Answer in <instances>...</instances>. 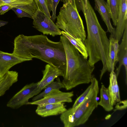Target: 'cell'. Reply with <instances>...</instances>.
Masks as SVG:
<instances>
[{
    "mask_svg": "<svg viewBox=\"0 0 127 127\" xmlns=\"http://www.w3.org/2000/svg\"><path fill=\"white\" fill-rule=\"evenodd\" d=\"M14 45L12 53L16 56L25 61L33 58L39 59L61 70L64 76L66 69V57L60 41H53L44 35L21 34L15 37Z\"/></svg>",
    "mask_w": 127,
    "mask_h": 127,
    "instance_id": "6da1fadb",
    "label": "cell"
},
{
    "mask_svg": "<svg viewBox=\"0 0 127 127\" xmlns=\"http://www.w3.org/2000/svg\"><path fill=\"white\" fill-rule=\"evenodd\" d=\"M76 7L78 12L81 11L84 14L86 22L87 37L84 44L87 48L90 65L95 64L101 61L103 67L101 70V80L107 71L110 72L109 58L110 41L106 32L100 24L96 14L89 0L85 6V0H79Z\"/></svg>",
    "mask_w": 127,
    "mask_h": 127,
    "instance_id": "7a4b0ae2",
    "label": "cell"
},
{
    "mask_svg": "<svg viewBox=\"0 0 127 127\" xmlns=\"http://www.w3.org/2000/svg\"><path fill=\"white\" fill-rule=\"evenodd\" d=\"M65 50L66 69L62 82L65 88L69 90L80 85L91 82L95 66L90 65L87 59L63 35L60 37Z\"/></svg>",
    "mask_w": 127,
    "mask_h": 127,
    "instance_id": "3957f363",
    "label": "cell"
},
{
    "mask_svg": "<svg viewBox=\"0 0 127 127\" xmlns=\"http://www.w3.org/2000/svg\"><path fill=\"white\" fill-rule=\"evenodd\" d=\"M90 83L92 84V89L84 99L75 107L67 109L61 114L60 119L64 127H74L85 124L97 107L98 82L93 77Z\"/></svg>",
    "mask_w": 127,
    "mask_h": 127,
    "instance_id": "277c9868",
    "label": "cell"
},
{
    "mask_svg": "<svg viewBox=\"0 0 127 127\" xmlns=\"http://www.w3.org/2000/svg\"><path fill=\"white\" fill-rule=\"evenodd\" d=\"M56 18L55 24L59 29L75 38H80L84 43L86 34L76 6L69 1L64 3Z\"/></svg>",
    "mask_w": 127,
    "mask_h": 127,
    "instance_id": "5b68a950",
    "label": "cell"
},
{
    "mask_svg": "<svg viewBox=\"0 0 127 127\" xmlns=\"http://www.w3.org/2000/svg\"><path fill=\"white\" fill-rule=\"evenodd\" d=\"M37 8L32 16L33 27L44 34L50 35L53 37L62 35L61 31L54 22Z\"/></svg>",
    "mask_w": 127,
    "mask_h": 127,
    "instance_id": "8992f818",
    "label": "cell"
},
{
    "mask_svg": "<svg viewBox=\"0 0 127 127\" xmlns=\"http://www.w3.org/2000/svg\"><path fill=\"white\" fill-rule=\"evenodd\" d=\"M37 84V82H33L25 85L9 100L7 106L13 109H17L27 105L29 99L34 96L33 92Z\"/></svg>",
    "mask_w": 127,
    "mask_h": 127,
    "instance_id": "52a82bcc",
    "label": "cell"
},
{
    "mask_svg": "<svg viewBox=\"0 0 127 127\" xmlns=\"http://www.w3.org/2000/svg\"><path fill=\"white\" fill-rule=\"evenodd\" d=\"M74 95L73 91L64 92L59 89L53 90L42 98L35 101L29 102L27 105L42 106L45 105L61 102H72V97Z\"/></svg>",
    "mask_w": 127,
    "mask_h": 127,
    "instance_id": "ba28073f",
    "label": "cell"
},
{
    "mask_svg": "<svg viewBox=\"0 0 127 127\" xmlns=\"http://www.w3.org/2000/svg\"><path fill=\"white\" fill-rule=\"evenodd\" d=\"M43 77L37 82V86L34 90V96L39 94L45 87L54 81L56 78L61 76H63V73L60 69L48 64L45 66V69L42 71Z\"/></svg>",
    "mask_w": 127,
    "mask_h": 127,
    "instance_id": "9c48e42d",
    "label": "cell"
},
{
    "mask_svg": "<svg viewBox=\"0 0 127 127\" xmlns=\"http://www.w3.org/2000/svg\"><path fill=\"white\" fill-rule=\"evenodd\" d=\"M119 13L115 38L119 42L127 25V0H119Z\"/></svg>",
    "mask_w": 127,
    "mask_h": 127,
    "instance_id": "30bf717a",
    "label": "cell"
},
{
    "mask_svg": "<svg viewBox=\"0 0 127 127\" xmlns=\"http://www.w3.org/2000/svg\"><path fill=\"white\" fill-rule=\"evenodd\" d=\"M25 61L24 60L17 57L13 53L0 51V79L12 67Z\"/></svg>",
    "mask_w": 127,
    "mask_h": 127,
    "instance_id": "8fae6325",
    "label": "cell"
},
{
    "mask_svg": "<svg viewBox=\"0 0 127 127\" xmlns=\"http://www.w3.org/2000/svg\"><path fill=\"white\" fill-rule=\"evenodd\" d=\"M95 9L100 15L102 19L106 25L107 32L115 36V29L112 26L110 21L111 15L108 4L104 0H94Z\"/></svg>",
    "mask_w": 127,
    "mask_h": 127,
    "instance_id": "7c38bea8",
    "label": "cell"
},
{
    "mask_svg": "<svg viewBox=\"0 0 127 127\" xmlns=\"http://www.w3.org/2000/svg\"><path fill=\"white\" fill-rule=\"evenodd\" d=\"M121 42L119 45L117 54L118 62L119 64L116 70V75L118 77L121 68L123 65L126 73V84L127 83V25L126 26L123 34Z\"/></svg>",
    "mask_w": 127,
    "mask_h": 127,
    "instance_id": "4fadbf2b",
    "label": "cell"
},
{
    "mask_svg": "<svg viewBox=\"0 0 127 127\" xmlns=\"http://www.w3.org/2000/svg\"><path fill=\"white\" fill-rule=\"evenodd\" d=\"M64 102L37 105L36 113L42 117L61 114L66 110Z\"/></svg>",
    "mask_w": 127,
    "mask_h": 127,
    "instance_id": "5bb4252c",
    "label": "cell"
},
{
    "mask_svg": "<svg viewBox=\"0 0 127 127\" xmlns=\"http://www.w3.org/2000/svg\"><path fill=\"white\" fill-rule=\"evenodd\" d=\"M3 5L7 4L20 9L31 14L37 9L34 0H1Z\"/></svg>",
    "mask_w": 127,
    "mask_h": 127,
    "instance_id": "9a60e30c",
    "label": "cell"
},
{
    "mask_svg": "<svg viewBox=\"0 0 127 127\" xmlns=\"http://www.w3.org/2000/svg\"><path fill=\"white\" fill-rule=\"evenodd\" d=\"M18 73L16 71L9 70L0 79V96L4 95L18 81Z\"/></svg>",
    "mask_w": 127,
    "mask_h": 127,
    "instance_id": "2e32d148",
    "label": "cell"
},
{
    "mask_svg": "<svg viewBox=\"0 0 127 127\" xmlns=\"http://www.w3.org/2000/svg\"><path fill=\"white\" fill-rule=\"evenodd\" d=\"M117 79L116 73L114 71L110 72L109 77V84L107 88L110 97L111 104L113 106L121 100Z\"/></svg>",
    "mask_w": 127,
    "mask_h": 127,
    "instance_id": "e0dca14e",
    "label": "cell"
},
{
    "mask_svg": "<svg viewBox=\"0 0 127 127\" xmlns=\"http://www.w3.org/2000/svg\"><path fill=\"white\" fill-rule=\"evenodd\" d=\"M61 32L62 35L67 38L84 57L87 59L89 56L87 50L82 40L80 38H75L64 31Z\"/></svg>",
    "mask_w": 127,
    "mask_h": 127,
    "instance_id": "ac0fdd59",
    "label": "cell"
},
{
    "mask_svg": "<svg viewBox=\"0 0 127 127\" xmlns=\"http://www.w3.org/2000/svg\"><path fill=\"white\" fill-rule=\"evenodd\" d=\"M100 100L98 102V105L101 106L106 111L109 112L113 109L111 103V99L109 91L103 84L100 90Z\"/></svg>",
    "mask_w": 127,
    "mask_h": 127,
    "instance_id": "d6986e66",
    "label": "cell"
},
{
    "mask_svg": "<svg viewBox=\"0 0 127 127\" xmlns=\"http://www.w3.org/2000/svg\"><path fill=\"white\" fill-rule=\"evenodd\" d=\"M62 88H65L62 82H61L59 79L58 81H53L45 87L43 92L33 97L32 99V101H35L42 98L53 90H60Z\"/></svg>",
    "mask_w": 127,
    "mask_h": 127,
    "instance_id": "ffe728a7",
    "label": "cell"
},
{
    "mask_svg": "<svg viewBox=\"0 0 127 127\" xmlns=\"http://www.w3.org/2000/svg\"><path fill=\"white\" fill-rule=\"evenodd\" d=\"M107 2L113 25L116 26L119 13V0H108Z\"/></svg>",
    "mask_w": 127,
    "mask_h": 127,
    "instance_id": "44dd1931",
    "label": "cell"
},
{
    "mask_svg": "<svg viewBox=\"0 0 127 127\" xmlns=\"http://www.w3.org/2000/svg\"><path fill=\"white\" fill-rule=\"evenodd\" d=\"M115 36L111 34L109 38L110 45L109 58L110 68V72L114 71L115 64V54L113 43L115 39Z\"/></svg>",
    "mask_w": 127,
    "mask_h": 127,
    "instance_id": "7402d4cb",
    "label": "cell"
},
{
    "mask_svg": "<svg viewBox=\"0 0 127 127\" xmlns=\"http://www.w3.org/2000/svg\"><path fill=\"white\" fill-rule=\"evenodd\" d=\"M39 9L48 18L51 19V16L48 9V0H34Z\"/></svg>",
    "mask_w": 127,
    "mask_h": 127,
    "instance_id": "603a6c76",
    "label": "cell"
},
{
    "mask_svg": "<svg viewBox=\"0 0 127 127\" xmlns=\"http://www.w3.org/2000/svg\"><path fill=\"white\" fill-rule=\"evenodd\" d=\"M61 0H48V9L50 12L51 11L52 12L51 19L54 22L56 18V15L57 7Z\"/></svg>",
    "mask_w": 127,
    "mask_h": 127,
    "instance_id": "cb8c5ba5",
    "label": "cell"
},
{
    "mask_svg": "<svg viewBox=\"0 0 127 127\" xmlns=\"http://www.w3.org/2000/svg\"><path fill=\"white\" fill-rule=\"evenodd\" d=\"M92 87V84L91 83L90 84L85 91L76 99L72 107H75L84 99L91 91Z\"/></svg>",
    "mask_w": 127,
    "mask_h": 127,
    "instance_id": "d4e9b609",
    "label": "cell"
},
{
    "mask_svg": "<svg viewBox=\"0 0 127 127\" xmlns=\"http://www.w3.org/2000/svg\"><path fill=\"white\" fill-rule=\"evenodd\" d=\"M11 9L15 12L19 18L27 17L32 19V17L30 15L20 9L13 7Z\"/></svg>",
    "mask_w": 127,
    "mask_h": 127,
    "instance_id": "484cf974",
    "label": "cell"
},
{
    "mask_svg": "<svg viewBox=\"0 0 127 127\" xmlns=\"http://www.w3.org/2000/svg\"><path fill=\"white\" fill-rule=\"evenodd\" d=\"M114 111L117 110H122L127 108V100L120 101L115 104Z\"/></svg>",
    "mask_w": 127,
    "mask_h": 127,
    "instance_id": "4316f807",
    "label": "cell"
},
{
    "mask_svg": "<svg viewBox=\"0 0 127 127\" xmlns=\"http://www.w3.org/2000/svg\"><path fill=\"white\" fill-rule=\"evenodd\" d=\"M113 45L115 54V64L116 65L118 62L117 54L119 50V45L118 41L115 38L114 40Z\"/></svg>",
    "mask_w": 127,
    "mask_h": 127,
    "instance_id": "83f0119b",
    "label": "cell"
},
{
    "mask_svg": "<svg viewBox=\"0 0 127 127\" xmlns=\"http://www.w3.org/2000/svg\"><path fill=\"white\" fill-rule=\"evenodd\" d=\"M12 8V6L7 4L2 5L0 8V15L4 14Z\"/></svg>",
    "mask_w": 127,
    "mask_h": 127,
    "instance_id": "f1b7e54d",
    "label": "cell"
},
{
    "mask_svg": "<svg viewBox=\"0 0 127 127\" xmlns=\"http://www.w3.org/2000/svg\"><path fill=\"white\" fill-rule=\"evenodd\" d=\"M61 0L64 3H66L69 1L73 6H76L75 3V0Z\"/></svg>",
    "mask_w": 127,
    "mask_h": 127,
    "instance_id": "f546056e",
    "label": "cell"
},
{
    "mask_svg": "<svg viewBox=\"0 0 127 127\" xmlns=\"http://www.w3.org/2000/svg\"><path fill=\"white\" fill-rule=\"evenodd\" d=\"M8 22L0 20V27L6 25Z\"/></svg>",
    "mask_w": 127,
    "mask_h": 127,
    "instance_id": "4dcf8cb0",
    "label": "cell"
},
{
    "mask_svg": "<svg viewBox=\"0 0 127 127\" xmlns=\"http://www.w3.org/2000/svg\"><path fill=\"white\" fill-rule=\"evenodd\" d=\"M3 5V4L1 0H0V8L1 6Z\"/></svg>",
    "mask_w": 127,
    "mask_h": 127,
    "instance_id": "1f68e13d",
    "label": "cell"
},
{
    "mask_svg": "<svg viewBox=\"0 0 127 127\" xmlns=\"http://www.w3.org/2000/svg\"><path fill=\"white\" fill-rule=\"evenodd\" d=\"M87 0H85V3L86 4L87 3Z\"/></svg>",
    "mask_w": 127,
    "mask_h": 127,
    "instance_id": "d6a6232c",
    "label": "cell"
},
{
    "mask_svg": "<svg viewBox=\"0 0 127 127\" xmlns=\"http://www.w3.org/2000/svg\"><path fill=\"white\" fill-rule=\"evenodd\" d=\"M108 1V0H107V2Z\"/></svg>",
    "mask_w": 127,
    "mask_h": 127,
    "instance_id": "836d02e7",
    "label": "cell"
}]
</instances>
